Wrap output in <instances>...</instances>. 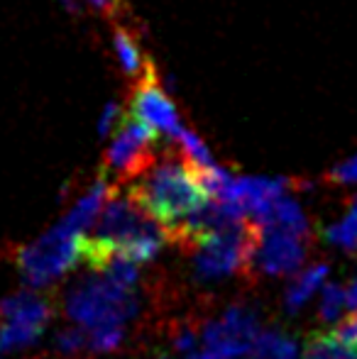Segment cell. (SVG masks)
<instances>
[{
	"mask_svg": "<svg viewBox=\"0 0 357 359\" xmlns=\"http://www.w3.org/2000/svg\"><path fill=\"white\" fill-rule=\"evenodd\" d=\"M125 191L137 198L142 208H147V213H152L164 227L174 225L208 201L194 166L177 151H167L144 174L130 181Z\"/></svg>",
	"mask_w": 357,
	"mask_h": 359,
	"instance_id": "1",
	"label": "cell"
},
{
	"mask_svg": "<svg viewBox=\"0 0 357 359\" xmlns=\"http://www.w3.org/2000/svg\"><path fill=\"white\" fill-rule=\"evenodd\" d=\"M67 316L81 327H100V325H125L133 320L140 311V298L135 288H128L103 271L81 281L67 296L64 306Z\"/></svg>",
	"mask_w": 357,
	"mask_h": 359,
	"instance_id": "2",
	"label": "cell"
},
{
	"mask_svg": "<svg viewBox=\"0 0 357 359\" xmlns=\"http://www.w3.org/2000/svg\"><path fill=\"white\" fill-rule=\"evenodd\" d=\"M81 240L83 235H79L62 220L42 237H37L32 245L20 247L15 259L25 281L34 288H42L64 276L81 257Z\"/></svg>",
	"mask_w": 357,
	"mask_h": 359,
	"instance_id": "3",
	"label": "cell"
},
{
	"mask_svg": "<svg viewBox=\"0 0 357 359\" xmlns=\"http://www.w3.org/2000/svg\"><path fill=\"white\" fill-rule=\"evenodd\" d=\"M154 142H157V133L149 125L135 120L133 115H125L105 151L103 171H115L120 184L128 186L157 161Z\"/></svg>",
	"mask_w": 357,
	"mask_h": 359,
	"instance_id": "4",
	"label": "cell"
},
{
	"mask_svg": "<svg viewBox=\"0 0 357 359\" xmlns=\"http://www.w3.org/2000/svg\"><path fill=\"white\" fill-rule=\"evenodd\" d=\"M260 337L257 316L245 306H230L220 320L206 323L203 342L206 352L215 359L248 357L255 340Z\"/></svg>",
	"mask_w": 357,
	"mask_h": 359,
	"instance_id": "5",
	"label": "cell"
},
{
	"mask_svg": "<svg viewBox=\"0 0 357 359\" xmlns=\"http://www.w3.org/2000/svg\"><path fill=\"white\" fill-rule=\"evenodd\" d=\"M135 120L149 125L154 133L167 135L169 140H177L179 133L184 130L181 118L177 113V105L172 103V98L167 95V90L162 88L157 79V69L142 76L140 81H135L133 95H130V113Z\"/></svg>",
	"mask_w": 357,
	"mask_h": 359,
	"instance_id": "6",
	"label": "cell"
},
{
	"mask_svg": "<svg viewBox=\"0 0 357 359\" xmlns=\"http://www.w3.org/2000/svg\"><path fill=\"white\" fill-rule=\"evenodd\" d=\"M304 259H306V240L301 235L260 227V240L252 257H250L248 276L291 274V271H296L304 264Z\"/></svg>",
	"mask_w": 357,
	"mask_h": 359,
	"instance_id": "7",
	"label": "cell"
},
{
	"mask_svg": "<svg viewBox=\"0 0 357 359\" xmlns=\"http://www.w3.org/2000/svg\"><path fill=\"white\" fill-rule=\"evenodd\" d=\"M52 318V308L44 298L32 291H18L13 296L0 298V320L29 323V325H47Z\"/></svg>",
	"mask_w": 357,
	"mask_h": 359,
	"instance_id": "8",
	"label": "cell"
},
{
	"mask_svg": "<svg viewBox=\"0 0 357 359\" xmlns=\"http://www.w3.org/2000/svg\"><path fill=\"white\" fill-rule=\"evenodd\" d=\"M113 47H115V54H118L120 69H123V72L128 74L133 81H140L142 76H147L149 72H154L152 59H149L147 54L142 52L137 34H135L130 27H125V25H120V22L115 25Z\"/></svg>",
	"mask_w": 357,
	"mask_h": 359,
	"instance_id": "9",
	"label": "cell"
},
{
	"mask_svg": "<svg viewBox=\"0 0 357 359\" xmlns=\"http://www.w3.org/2000/svg\"><path fill=\"white\" fill-rule=\"evenodd\" d=\"M110 194H113V186L105 181V171H100V176L93 181L90 191L83 196L81 201H79L76 205H74L72 213L64 217V222H67L72 230H76L79 235H83V232L93 225L95 217L100 215V210H103L105 201L110 198Z\"/></svg>",
	"mask_w": 357,
	"mask_h": 359,
	"instance_id": "10",
	"label": "cell"
},
{
	"mask_svg": "<svg viewBox=\"0 0 357 359\" xmlns=\"http://www.w3.org/2000/svg\"><path fill=\"white\" fill-rule=\"evenodd\" d=\"M260 227L264 230H284V232H294V235L306 237L309 232V217L301 210L299 203H294L291 198L281 196L274 203L269 205V210L264 213L260 220H255Z\"/></svg>",
	"mask_w": 357,
	"mask_h": 359,
	"instance_id": "11",
	"label": "cell"
},
{
	"mask_svg": "<svg viewBox=\"0 0 357 359\" xmlns=\"http://www.w3.org/2000/svg\"><path fill=\"white\" fill-rule=\"evenodd\" d=\"M325 276H328V264H318V266H311L306 269L299 279H294V284L286 288V296H284V306L289 313H296L316 291L318 286H323Z\"/></svg>",
	"mask_w": 357,
	"mask_h": 359,
	"instance_id": "12",
	"label": "cell"
},
{
	"mask_svg": "<svg viewBox=\"0 0 357 359\" xmlns=\"http://www.w3.org/2000/svg\"><path fill=\"white\" fill-rule=\"evenodd\" d=\"M299 357V347L289 335L279 330L260 332L255 340L252 350H250L248 359H296Z\"/></svg>",
	"mask_w": 357,
	"mask_h": 359,
	"instance_id": "13",
	"label": "cell"
},
{
	"mask_svg": "<svg viewBox=\"0 0 357 359\" xmlns=\"http://www.w3.org/2000/svg\"><path fill=\"white\" fill-rule=\"evenodd\" d=\"M304 359H357V347H348L333 332H323L309 340Z\"/></svg>",
	"mask_w": 357,
	"mask_h": 359,
	"instance_id": "14",
	"label": "cell"
},
{
	"mask_svg": "<svg viewBox=\"0 0 357 359\" xmlns=\"http://www.w3.org/2000/svg\"><path fill=\"white\" fill-rule=\"evenodd\" d=\"M172 142H177V147L181 151H184L186 161H189L191 166H194V171H206V169H213V166H218L213 161V154H210V149L203 144V140L196 137L191 130H181L179 137L172 140Z\"/></svg>",
	"mask_w": 357,
	"mask_h": 359,
	"instance_id": "15",
	"label": "cell"
},
{
	"mask_svg": "<svg viewBox=\"0 0 357 359\" xmlns=\"http://www.w3.org/2000/svg\"><path fill=\"white\" fill-rule=\"evenodd\" d=\"M44 332L42 325H29V323H15L8 320L0 325V350H20L27 347L32 342H37V337Z\"/></svg>",
	"mask_w": 357,
	"mask_h": 359,
	"instance_id": "16",
	"label": "cell"
},
{
	"mask_svg": "<svg viewBox=\"0 0 357 359\" xmlns=\"http://www.w3.org/2000/svg\"><path fill=\"white\" fill-rule=\"evenodd\" d=\"M325 240L343 250H357V198L350 201V208L343 220L325 227Z\"/></svg>",
	"mask_w": 357,
	"mask_h": 359,
	"instance_id": "17",
	"label": "cell"
},
{
	"mask_svg": "<svg viewBox=\"0 0 357 359\" xmlns=\"http://www.w3.org/2000/svg\"><path fill=\"white\" fill-rule=\"evenodd\" d=\"M57 352L62 357H67V359H76V357H81L83 352L90 350V340H88V332H86V327H67V330H62L57 335Z\"/></svg>",
	"mask_w": 357,
	"mask_h": 359,
	"instance_id": "18",
	"label": "cell"
},
{
	"mask_svg": "<svg viewBox=\"0 0 357 359\" xmlns=\"http://www.w3.org/2000/svg\"><path fill=\"white\" fill-rule=\"evenodd\" d=\"M90 352H115L125 340V325H100L88 332Z\"/></svg>",
	"mask_w": 357,
	"mask_h": 359,
	"instance_id": "19",
	"label": "cell"
},
{
	"mask_svg": "<svg viewBox=\"0 0 357 359\" xmlns=\"http://www.w3.org/2000/svg\"><path fill=\"white\" fill-rule=\"evenodd\" d=\"M345 306H348V291L340 288L338 284H328L323 288V296H321V308H318L321 320L325 323L338 320Z\"/></svg>",
	"mask_w": 357,
	"mask_h": 359,
	"instance_id": "20",
	"label": "cell"
},
{
	"mask_svg": "<svg viewBox=\"0 0 357 359\" xmlns=\"http://www.w3.org/2000/svg\"><path fill=\"white\" fill-rule=\"evenodd\" d=\"M328 181L330 184H357V151L350 159H345L343 164L333 166L328 171Z\"/></svg>",
	"mask_w": 357,
	"mask_h": 359,
	"instance_id": "21",
	"label": "cell"
},
{
	"mask_svg": "<svg viewBox=\"0 0 357 359\" xmlns=\"http://www.w3.org/2000/svg\"><path fill=\"white\" fill-rule=\"evenodd\" d=\"M123 118H125L123 108H120V105L115 103V100H113V103L105 105L103 115H100V123H98V135H100V137L110 135V130L115 128V123H123Z\"/></svg>",
	"mask_w": 357,
	"mask_h": 359,
	"instance_id": "22",
	"label": "cell"
},
{
	"mask_svg": "<svg viewBox=\"0 0 357 359\" xmlns=\"http://www.w3.org/2000/svg\"><path fill=\"white\" fill-rule=\"evenodd\" d=\"M172 345H174V350L184 352V355L194 352V347H196V330L181 323V327H177V330L172 332Z\"/></svg>",
	"mask_w": 357,
	"mask_h": 359,
	"instance_id": "23",
	"label": "cell"
},
{
	"mask_svg": "<svg viewBox=\"0 0 357 359\" xmlns=\"http://www.w3.org/2000/svg\"><path fill=\"white\" fill-rule=\"evenodd\" d=\"M333 335L338 337L340 342H345L348 347H357V311L350 318H345V320L338 323Z\"/></svg>",
	"mask_w": 357,
	"mask_h": 359,
	"instance_id": "24",
	"label": "cell"
},
{
	"mask_svg": "<svg viewBox=\"0 0 357 359\" xmlns=\"http://www.w3.org/2000/svg\"><path fill=\"white\" fill-rule=\"evenodd\" d=\"M86 3L95 10V13L105 15V18H113V20L125 10L123 0H86Z\"/></svg>",
	"mask_w": 357,
	"mask_h": 359,
	"instance_id": "25",
	"label": "cell"
},
{
	"mask_svg": "<svg viewBox=\"0 0 357 359\" xmlns=\"http://www.w3.org/2000/svg\"><path fill=\"white\" fill-rule=\"evenodd\" d=\"M348 308L357 311V279L353 281V286L348 288Z\"/></svg>",
	"mask_w": 357,
	"mask_h": 359,
	"instance_id": "26",
	"label": "cell"
},
{
	"mask_svg": "<svg viewBox=\"0 0 357 359\" xmlns=\"http://www.w3.org/2000/svg\"><path fill=\"white\" fill-rule=\"evenodd\" d=\"M62 3L67 5V10H72V13H76V10H79L76 8V0H62Z\"/></svg>",
	"mask_w": 357,
	"mask_h": 359,
	"instance_id": "27",
	"label": "cell"
},
{
	"mask_svg": "<svg viewBox=\"0 0 357 359\" xmlns=\"http://www.w3.org/2000/svg\"><path fill=\"white\" fill-rule=\"evenodd\" d=\"M189 359H215V357L208 355V352H203V355H191Z\"/></svg>",
	"mask_w": 357,
	"mask_h": 359,
	"instance_id": "28",
	"label": "cell"
}]
</instances>
